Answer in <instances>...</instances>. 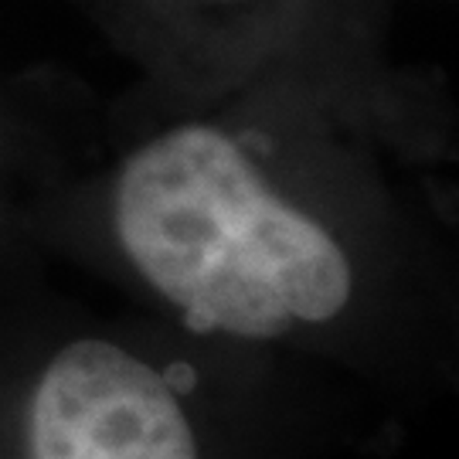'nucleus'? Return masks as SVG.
I'll return each mask as SVG.
<instances>
[{
    "label": "nucleus",
    "instance_id": "nucleus-1",
    "mask_svg": "<svg viewBox=\"0 0 459 459\" xmlns=\"http://www.w3.org/2000/svg\"><path fill=\"white\" fill-rule=\"evenodd\" d=\"M116 235L195 330L279 337L333 320L354 290L330 231L273 195L212 126L164 133L123 167Z\"/></svg>",
    "mask_w": 459,
    "mask_h": 459
},
{
    "label": "nucleus",
    "instance_id": "nucleus-2",
    "mask_svg": "<svg viewBox=\"0 0 459 459\" xmlns=\"http://www.w3.org/2000/svg\"><path fill=\"white\" fill-rule=\"evenodd\" d=\"M28 459H201V449L150 364L109 341H75L34 388Z\"/></svg>",
    "mask_w": 459,
    "mask_h": 459
}]
</instances>
